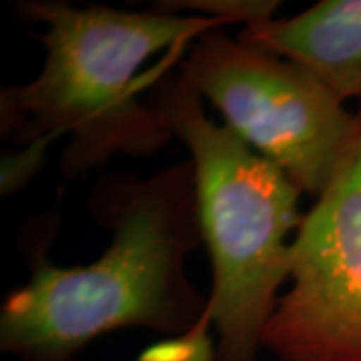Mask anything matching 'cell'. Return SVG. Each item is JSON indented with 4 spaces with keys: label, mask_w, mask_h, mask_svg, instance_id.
<instances>
[{
    "label": "cell",
    "mask_w": 361,
    "mask_h": 361,
    "mask_svg": "<svg viewBox=\"0 0 361 361\" xmlns=\"http://www.w3.org/2000/svg\"><path fill=\"white\" fill-rule=\"evenodd\" d=\"M89 207L111 231L103 255L61 267L37 241L28 283L0 307V349L16 361H77L94 339L130 327L177 337L205 315L207 297L185 273L203 245L191 159L151 177L111 175Z\"/></svg>",
    "instance_id": "1"
},
{
    "label": "cell",
    "mask_w": 361,
    "mask_h": 361,
    "mask_svg": "<svg viewBox=\"0 0 361 361\" xmlns=\"http://www.w3.org/2000/svg\"><path fill=\"white\" fill-rule=\"evenodd\" d=\"M52 141H35L30 145H23L18 151H6L2 155L0 165V191L2 195H13L25 189L35 175L42 171L47 149Z\"/></svg>",
    "instance_id": "9"
},
{
    "label": "cell",
    "mask_w": 361,
    "mask_h": 361,
    "mask_svg": "<svg viewBox=\"0 0 361 361\" xmlns=\"http://www.w3.org/2000/svg\"><path fill=\"white\" fill-rule=\"evenodd\" d=\"M155 66L149 103L191 153L211 293L195 327L217 331V361H257L263 329L291 279V241L303 217L301 189L269 159L207 115L203 99L171 71Z\"/></svg>",
    "instance_id": "3"
},
{
    "label": "cell",
    "mask_w": 361,
    "mask_h": 361,
    "mask_svg": "<svg viewBox=\"0 0 361 361\" xmlns=\"http://www.w3.org/2000/svg\"><path fill=\"white\" fill-rule=\"evenodd\" d=\"M137 361H217V345L207 329L193 327L177 337H169L145 349Z\"/></svg>",
    "instance_id": "8"
},
{
    "label": "cell",
    "mask_w": 361,
    "mask_h": 361,
    "mask_svg": "<svg viewBox=\"0 0 361 361\" xmlns=\"http://www.w3.org/2000/svg\"><path fill=\"white\" fill-rule=\"evenodd\" d=\"M23 13L44 23L47 59L30 82L2 90V135L20 145L68 135L61 171L78 179L115 155L145 157L163 149L173 130L155 104L139 99L157 52L187 51L205 32L225 26L203 14L118 11L28 0Z\"/></svg>",
    "instance_id": "2"
},
{
    "label": "cell",
    "mask_w": 361,
    "mask_h": 361,
    "mask_svg": "<svg viewBox=\"0 0 361 361\" xmlns=\"http://www.w3.org/2000/svg\"><path fill=\"white\" fill-rule=\"evenodd\" d=\"M153 8L169 14H179L180 11L199 13L203 16L219 18L227 25L241 23L251 26L263 20H271L275 11L279 8V2L277 0H187V2L177 0V2H157Z\"/></svg>",
    "instance_id": "7"
},
{
    "label": "cell",
    "mask_w": 361,
    "mask_h": 361,
    "mask_svg": "<svg viewBox=\"0 0 361 361\" xmlns=\"http://www.w3.org/2000/svg\"><path fill=\"white\" fill-rule=\"evenodd\" d=\"M179 73L219 111L227 129L281 169L301 193L317 199L327 189L353 141L360 111L349 113L315 75L231 39L223 26L195 40Z\"/></svg>",
    "instance_id": "4"
},
{
    "label": "cell",
    "mask_w": 361,
    "mask_h": 361,
    "mask_svg": "<svg viewBox=\"0 0 361 361\" xmlns=\"http://www.w3.org/2000/svg\"><path fill=\"white\" fill-rule=\"evenodd\" d=\"M239 39L303 66L343 103L361 99V0H322L291 18L245 26Z\"/></svg>",
    "instance_id": "6"
},
{
    "label": "cell",
    "mask_w": 361,
    "mask_h": 361,
    "mask_svg": "<svg viewBox=\"0 0 361 361\" xmlns=\"http://www.w3.org/2000/svg\"><path fill=\"white\" fill-rule=\"evenodd\" d=\"M261 349L277 361H361V109L334 179L291 241V287Z\"/></svg>",
    "instance_id": "5"
}]
</instances>
